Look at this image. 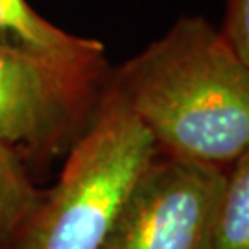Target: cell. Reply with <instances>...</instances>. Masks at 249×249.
<instances>
[{
  "mask_svg": "<svg viewBox=\"0 0 249 249\" xmlns=\"http://www.w3.org/2000/svg\"><path fill=\"white\" fill-rule=\"evenodd\" d=\"M160 153L225 168L249 150V67L203 17H183L107 81Z\"/></svg>",
  "mask_w": 249,
  "mask_h": 249,
  "instance_id": "obj_1",
  "label": "cell"
},
{
  "mask_svg": "<svg viewBox=\"0 0 249 249\" xmlns=\"http://www.w3.org/2000/svg\"><path fill=\"white\" fill-rule=\"evenodd\" d=\"M102 80L0 46V141L20 157L55 151L90 118Z\"/></svg>",
  "mask_w": 249,
  "mask_h": 249,
  "instance_id": "obj_4",
  "label": "cell"
},
{
  "mask_svg": "<svg viewBox=\"0 0 249 249\" xmlns=\"http://www.w3.org/2000/svg\"><path fill=\"white\" fill-rule=\"evenodd\" d=\"M222 34L249 67V0H229Z\"/></svg>",
  "mask_w": 249,
  "mask_h": 249,
  "instance_id": "obj_8",
  "label": "cell"
},
{
  "mask_svg": "<svg viewBox=\"0 0 249 249\" xmlns=\"http://www.w3.org/2000/svg\"><path fill=\"white\" fill-rule=\"evenodd\" d=\"M157 153L148 127L106 83L57 183L43 192L15 249H104Z\"/></svg>",
  "mask_w": 249,
  "mask_h": 249,
  "instance_id": "obj_2",
  "label": "cell"
},
{
  "mask_svg": "<svg viewBox=\"0 0 249 249\" xmlns=\"http://www.w3.org/2000/svg\"><path fill=\"white\" fill-rule=\"evenodd\" d=\"M0 46L57 69L104 78L106 46L67 34L36 13L26 0H0Z\"/></svg>",
  "mask_w": 249,
  "mask_h": 249,
  "instance_id": "obj_5",
  "label": "cell"
},
{
  "mask_svg": "<svg viewBox=\"0 0 249 249\" xmlns=\"http://www.w3.org/2000/svg\"><path fill=\"white\" fill-rule=\"evenodd\" d=\"M211 249H249V150L227 168Z\"/></svg>",
  "mask_w": 249,
  "mask_h": 249,
  "instance_id": "obj_7",
  "label": "cell"
},
{
  "mask_svg": "<svg viewBox=\"0 0 249 249\" xmlns=\"http://www.w3.org/2000/svg\"><path fill=\"white\" fill-rule=\"evenodd\" d=\"M22 164V157L0 141V249L15 244L22 227L41 201Z\"/></svg>",
  "mask_w": 249,
  "mask_h": 249,
  "instance_id": "obj_6",
  "label": "cell"
},
{
  "mask_svg": "<svg viewBox=\"0 0 249 249\" xmlns=\"http://www.w3.org/2000/svg\"><path fill=\"white\" fill-rule=\"evenodd\" d=\"M227 170L157 153L104 249H211Z\"/></svg>",
  "mask_w": 249,
  "mask_h": 249,
  "instance_id": "obj_3",
  "label": "cell"
}]
</instances>
